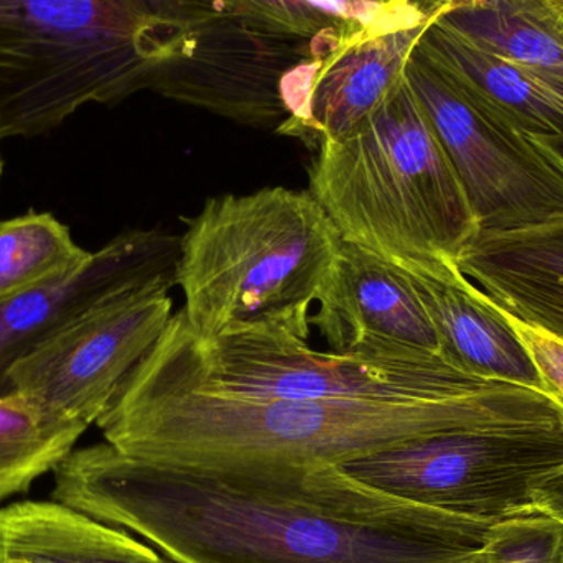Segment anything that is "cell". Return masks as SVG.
Returning <instances> with one entry per match:
<instances>
[{"label":"cell","instance_id":"5b68a950","mask_svg":"<svg viewBox=\"0 0 563 563\" xmlns=\"http://www.w3.org/2000/svg\"><path fill=\"white\" fill-rule=\"evenodd\" d=\"M314 152L308 191L341 240L399 269L455 264L479 231L459 175L404 79L356 132Z\"/></svg>","mask_w":563,"mask_h":563},{"label":"cell","instance_id":"8fae6325","mask_svg":"<svg viewBox=\"0 0 563 563\" xmlns=\"http://www.w3.org/2000/svg\"><path fill=\"white\" fill-rule=\"evenodd\" d=\"M180 236L161 230L119 234L59 279L0 300V396L13 364L98 305L132 291L177 285Z\"/></svg>","mask_w":563,"mask_h":563},{"label":"cell","instance_id":"2e32d148","mask_svg":"<svg viewBox=\"0 0 563 563\" xmlns=\"http://www.w3.org/2000/svg\"><path fill=\"white\" fill-rule=\"evenodd\" d=\"M417 48L463 91L526 134L563 137L562 82L478 48L433 19Z\"/></svg>","mask_w":563,"mask_h":563},{"label":"cell","instance_id":"ac0fdd59","mask_svg":"<svg viewBox=\"0 0 563 563\" xmlns=\"http://www.w3.org/2000/svg\"><path fill=\"white\" fill-rule=\"evenodd\" d=\"M129 534L56 499L13 503L0 508V563H102Z\"/></svg>","mask_w":563,"mask_h":563},{"label":"cell","instance_id":"ffe728a7","mask_svg":"<svg viewBox=\"0 0 563 563\" xmlns=\"http://www.w3.org/2000/svg\"><path fill=\"white\" fill-rule=\"evenodd\" d=\"M310 38L344 43L366 33L435 15L437 0L386 7L363 0H223Z\"/></svg>","mask_w":563,"mask_h":563},{"label":"cell","instance_id":"d4e9b609","mask_svg":"<svg viewBox=\"0 0 563 563\" xmlns=\"http://www.w3.org/2000/svg\"><path fill=\"white\" fill-rule=\"evenodd\" d=\"M538 141L563 167V137L538 139Z\"/></svg>","mask_w":563,"mask_h":563},{"label":"cell","instance_id":"44dd1931","mask_svg":"<svg viewBox=\"0 0 563 563\" xmlns=\"http://www.w3.org/2000/svg\"><path fill=\"white\" fill-rule=\"evenodd\" d=\"M91 254L53 214L30 211L0 221V300L73 273Z\"/></svg>","mask_w":563,"mask_h":563},{"label":"cell","instance_id":"30bf717a","mask_svg":"<svg viewBox=\"0 0 563 563\" xmlns=\"http://www.w3.org/2000/svg\"><path fill=\"white\" fill-rule=\"evenodd\" d=\"M172 288L151 287L98 305L13 364L12 393L91 426L164 333Z\"/></svg>","mask_w":563,"mask_h":563},{"label":"cell","instance_id":"277c9868","mask_svg":"<svg viewBox=\"0 0 563 563\" xmlns=\"http://www.w3.org/2000/svg\"><path fill=\"white\" fill-rule=\"evenodd\" d=\"M188 30L187 0H0V139L151 89Z\"/></svg>","mask_w":563,"mask_h":563},{"label":"cell","instance_id":"e0dca14e","mask_svg":"<svg viewBox=\"0 0 563 563\" xmlns=\"http://www.w3.org/2000/svg\"><path fill=\"white\" fill-rule=\"evenodd\" d=\"M433 20L563 85V0H439Z\"/></svg>","mask_w":563,"mask_h":563},{"label":"cell","instance_id":"ba28073f","mask_svg":"<svg viewBox=\"0 0 563 563\" xmlns=\"http://www.w3.org/2000/svg\"><path fill=\"white\" fill-rule=\"evenodd\" d=\"M180 55L148 91L254 128L297 121L321 62L340 48L298 35L223 0H190Z\"/></svg>","mask_w":563,"mask_h":563},{"label":"cell","instance_id":"9a60e30c","mask_svg":"<svg viewBox=\"0 0 563 563\" xmlns=\"http://www.w3.org/2000/svg\"><path fill=\"white\" fill-rule=\"evenodd\" d=\"M455 266L499 310L563 341V220L478 231Z\"/></svg>","mask_w":563,"mask_h":563},{"label":"cell","instance_id":"4fadbf2b","mask_svg":"<svg viewBox=\"0 0 563 563\" xmlns=\"http://www.w3.org/2000/svg\"><path fill=\"white\" fill-rule=\"evenodd\" d=\"M429 19L350 40L321 62L297 121L277 129L311 151L356 132L402 82L404 69Z\"/></svg>","mask_w":563,"mask_h":563},{"label":"cell","instance_id":"cb8c5ba5","mask_svg":"<svg viewBox=\"0 0 563 563\" xmlns=\"http://www.w3.org/2000/svg\"><path fill=\"white\" fill-rule=\"evenodd\" d=\"M532 509L558 519L563 525V465L534 483Z\"/></svg>","mask_w":563,"mask_h":563},{"label":"cell","instance_id":"6da1fadb","mask_svg":"<svg viewBox=\"0 0 563 563\" xmlns=\"http://www.w3.org/2000/svg\"><path fill=\"white\" fill-rule=\"evenodd\" d=\"M53 473V499L177 563H482L493 525L394 498L338 465H170L104 442Z\"/></svg>","mask_w":563,"mask_h":563},{"label":"cell","instance_id":"7c38bea8","mask_svg":"<svg viewBox=\"0 0 563 563\" xmlns=\"http://www.w3.org/2000/svg\"><path fill=\"white\" fill-rule=\"evenodd\" d=\"M311 327L341 354L440 356L432 321L404 271L341 240Z\"/></svg>","mask_w":563,"mask_h":563},{"label":"cell","instance_id":"7a4b0ae2","mask_svg":"<svg viewBox=\"0 0 563 563\" xmlns=\"http://www.w3.org/2000/svg\"><path fill=\"white\" fill-rule=\"evenodd\" d=\"M492 383L443 399L324 402L220 396L129 374L96 426L109 445L148 462L341 465L449 426Z\"/></svg>","mask_w":563,"mask_h":563},{"label":"cell","instance_id":"603a6c76","mask_svg":"<svg viewBox=\"0 0 563 563\" xmlns=\"http://www.w3.org/2000/svg\"><path fill=\"white\" fill-rule=\"evenodd\" d=\"M506 317L511 320L512 327L528 347L544 384L545 393L554 397L563 407V341L539 328L515 320L509 314Z\"/></svg>","mask_w":563,"mask_h":563},{"label":"cell","instance_id":"52a82bcc","mask_svg":"<svg viewBox=\"0 0 563 563\" xmlns=\"http://www.w3.org/2000/svg\"><path fill=\"white\" fill-rule=\"evenodd\" d=\"M131 376L220 396L324 402L443 399L492 383L429 354H341L273 334L205 341L181 310Z\"/></svg>","mask_w":563,"mask_h":563},{"label":"cell","instance_id":"484cf974","mask_svg":"<svg viewBox=\"0 0 563 563\" xmlns=\"http://www.w3.org/2000/svg\"><path fill=\"white\" fill-rule=\"evenodd\" d=\"M363 2L379 3V5L397 7L406 3L417 2V0H363Z\"/></svg>","mask_w":563,"mask_h":563},{"label":"cell","instance_id":"5bb4252c","mask_svg":"<svg viewBox=\"0 0 563 563\" xmlns=\"http://www.w3.org/2000/svg\"><path fill=\"white\" fill-rule=\"evenodd\" d=\"M404 273L432 321L445 363L479 379L544 390L511 320L455 264L440 261Z\"/></svg>","mask_w":563,"mask_h":563},{"label":"cell","instance_id":"7402d4cb","mask_svg":"<svg viewBox=\"0 0 563 563\" xmlns=\"http://www.w3.org/2000/svg\"><path fill=\"white\" fill-rule=\"evenodd\" d=\"M482 563H563V525L528 509L493 522Z\"/></svg>","mask_w":563,"mask_h":563},{"label":"cell","instance_id":"9c48e42d","mask_svg":"<svg viewBox=\"0 0 563 563\" xmlns=\"http://www.w3.org/2000/svg\"><path fill=\"white\" fill-rule=\"evenodd\" d=\"M404 81L455 168L479 231L563 220V167L538 139L463 91L417 45Z\"/></svg>","mask_w":563,"mask_h":563},{"label":"cell","instance_id":"8992f818","mask_svg":"<svg viewBox=\"0 0 563 563\" xmlns=\"http://www.w3.org/2000/svg\"><path fill=\"white\" fill-rule=\"evenodd\" d=\"M562 465L561 404L495 380L449 426L338 466L394 498L496 522L531 509L534 483Z\"/></svg>","mask_w":563,"mask_h":563},{"label":"cell","instance_id":"3957f363","mask_svg":"<svg viewBox=\"0 0 563 563\" xmlns=\"http://www.w3.org/2000/svg\"><path fill=\"white\" fill-rule=\"evenodd\" d=\"M177 285L200 340L310 338V310L341 238L310 191L263 188L210 198L185 220Z\"/></svg>","mask_w":563,"mask_h":563},{"label":"cell","instance_id":"4316f807","mask_svg":"<svg viewBox=\"0 0 563 563\" xmlns=\"http://www.w3.org/2000/svg\"><path fill=\"white\" fill-rule=\"evenodd\" d=\"M0 175H2V161H0Z\"/></svg>","mask_w":563,"mask_h":563},{"label":"cell","instance_id":"d6986e66","mask_svg":"<svg viewBox=\"0 0 563 563\" xmlns=\"http://www.w3.org/2000/svg\"><path fill=\"white\" fill-rule=\"evenodd\" d=\"M86 430V423L25 394L0 396V501L55 472Z\"/></svg>","mask_w":563,"mask_h":563}]
</instances>
